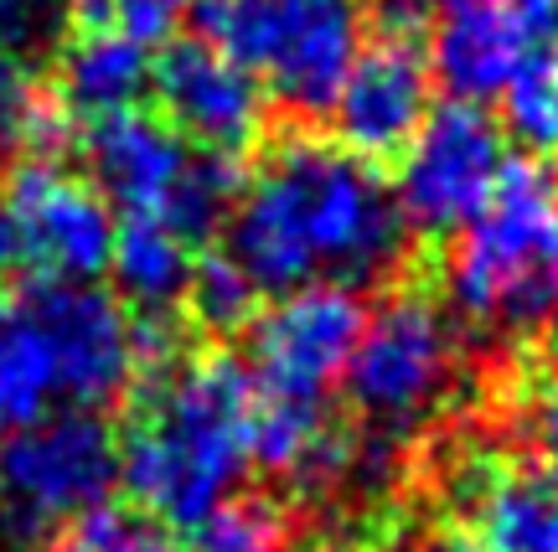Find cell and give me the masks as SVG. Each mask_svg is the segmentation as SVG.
Returning <instances> with one entry per match:
<instances>
[{
	"instance_id": "obj_1",
	"label": "cell",
	"mask_w": 558,
	"mask_h": 552,
	"mask_svg": "<svg viewBox=\"0 0 558 552\" xmlns=\"http://www.w3.org/2000/svg\"><path fill=\"white\" fill-rule=\"evenodd\" d=\"M228 248L259 295L305 284H362L388 274L403 254V222L378 160L331 139H284L239 181L228 207Z\"/></svg>"
},
{
	"instance_id": "obj_2",
	"label": "cell",
	"mask_w": 558,
	"mask_h": 552,
	"mask_svg": "<svg viewBox=\"0 0 558 552\" xmlns=\"http://www.w3.org/2000/svg\"><path fill=\"white\" fill-rule=\"evenodd\" d=\"M254 465V382L233 356L166 361L120 439V486L145 516L197 527Z\"/></svg>"
},
{
	"instance_id": "obj_3",
	"label": "cell",
	"mask_w": 558,
	"mask_h": 552,
	"mask_svg": "<svg viewBox=\"0 0 558 552\" xmlns=\"http://www.w3.org/2000/svg\"><path fill=\"white\" fill-rule=\"evenodd\" d=\"M554 218L558 186L548 165L512 160L486 212L465 233H456L460 243L445 263V290L460 316L518 331L558 316Z\"/></svg>"
},
{
	"instance_id": "obj_4",
	"label": "cell",
	"mask_w": 558,
	"mask_h": 552,
	"mask_svg": "<svg viewBox=\"0 0 558 552\" xmlns=\"http://www.w3.org/2000/svg\"><path fill=\"white\" fill-rule=\"evenodd\" d=\"M197 21L290 114H326L362 47L352 0H202Z\"/></svg>"
},
{
	"instance_id": "obj_5",
	"label": "cell",
	"mask_w": 558,
	"mask_h": 552,
	"mask_svg": "<svg viewBox=\"0 0 558 552\" xmlns=\"http://www.w3.org/2000/svg\"><path fill=\"white\" fill-rule=\"evenodd\" d=\"M88 181L109 207L124 218L171 222L181 237L213 233L239 197V165L233 156L197 150L160 114H124L88 124Z\"/></svg>"
},
{
	"instance_id": "obj_6",
	"label": "cell",
	"mask_w": 558,
	"mask_h": 552,
	"mask_svg": "<svg viewBox=\"0 0 558 552\" xmlns=\"http://www.w3.org/2000/svg\"><path fill=\"white\" fill-rule=\"evenodd\" d=\"M460 372V335L429 295L399 290L362 316L341 388L383 439L414 429L435 414Z\"/></svg>"
},
{
	"instance_id": "obj_7",
	"label": "cell",
	"mask_w": 558,
	"mask_h": 552,
	"mask_svg": "<svg viewBox=\"0 0 558 552\" xmlns=\"http://www.w3.org/2000/svg\"><path fill=\"white\" fill-rule=\"evenodd\" d=\"M114 486L120 434L94 408H58L0 439V527L16 542L104 506Z\"/></svg>"
},
{
	"instance_id": "obj_8",
	"label": "cell",
	"mask_w": 558,
	"mask_h": 552,
	"mask_svg": "<svg viewBox=\"0 0 558 552\" xmlns=\"http://www.w3.org/2000/svg\"><path fill=\"white\" fill-rule=\"evenodd\" d=\"M393 201L418 233H465L507 176V135L481 103H439L399 150Z\"/></svg>"
},
{
	"instance_id": "obj_9",
	"label": "cell",
	"mask_w": 558,
	"mask_h": 552,
	"mask_svg": "<svg viewBox=\"0 0 558 552\" xmlns=\"http://www.w3.org/2000/svg\"><path fill=\"white\" fill-rule=\"evenodd\" d=\"M0 212L16 237V263L47 284H88L109 269L114 212L94 181L62 171L58 160H21L5 181Z\"/></svg>"
},
{
	"instance_id": "obj_10",
	"label": "cell",
	"mask_w": 558,
	"mask_h": 552,
	"mask_svg": "<svg viewBox=\"0 0 558 552\" xmlns=\"http://www.w3.org/2000/svg\"><path fill=\"white\" fill-rule=\"evenodd\" d=\"M362 331V305L347 284H305L279 295L248 331V382L279 403H326Z\"/></svg>"
},
{
	"instance_id": "obj_11",
	"label": "cell",
	"mask_w": 558,
	"mask_h": 552,
	"mask_svg": "<svg viewBox=\"0 0 558 552\" xmlns=\"http://www.w3.org/2000/svg\"><path fill=\"white\" fill-rule=\"evenodd\" d=\"M429 83L435 78H429V58H424L418 37L393 26V32L357 47L326 114L352 156H399L429 114Z\"/></svg>"
},
{
	"instance_id": "obj_12",
	"label": "cell",
	"mask_w": 558,
	"mask_h": 552,
	"mask_svg": "<svg viewBox=\"0 0 558 552\" xmlns=\"http://www.w3.org/2000/svg\"><path fill=\"white\" fill-rule=\"evenodd\" d=\"M150 88L160 119L197 150L233 156L264 130V88L213 41H171L150 62Z\"/></svg>"
},
{
	"instance_id": "obj_13",
	"label": "cell",
	"mask_w": 558,
	"mask_h": 552,
	"mask_svg": "<svg viewBox=\"0 0 558 552\" xmlns=\"http://www.w3.org/2000/svg\"><path fill=\"white\" fill-rule=\"evenodd\" d=\"M558 37V5L548 0H492V5H460L429 37V78L456 103L497 99L512 83L538 41Z\"/></svg>"
},
{
	"instance_id": "obj_14",
	"label": "cell",
	"mask_w": 558,
	"mask_h": 552,
	"mask_svg": "<svg viewBox=\"0 0 558 552\" xmlns=\"http://www.w3.org/2000/svg\"><path fill=\"white\" fill-rule=\"evenodd\" d=\"M41 310L58 341L62 403L73 408H104L130 388L140 367V326L130 320L114 290L88 284H47L37 279Z\"/></svg>"
},
{
	"instance_id": "obj_15",
	"label": "cell",
	"mask_w": 558,
	"mask_h": 552,
	"mask_svg": "<svg viewBox=\"0 0 558 552\" xmlns=\"http://www.w3.org/2000/svg\"><path fill=\"white\" fill-rule=\"evenodd\" d=\"M62 367L37 284L0 290V439L58 414Z\"/></svg>"
},
{
	"instance_id": "obj_16",
	"label": "cell",
	"mask_w": 558,
	"mask_h": 552,
	"mask_svg": "<svg viewBox=\"0 0 558 552\" xmlns=\"http://www.w3.org/2000/svg\"><path fill=\"white\" fill-rule=\"evenodd\" d=\"M150 88V47L114 32L109 21L83 26L58 58V103L73 119H109L135 109V99Z\"/></svg>"
},
{
	"instance_id": "obj_17",
	"label": "cell",
	"mask_w": 558,
	"mask_h": 552,
	"mask_svg": "<svg viewBox=\"0 0 558 552\" xmlns=\"http://www.w3.org/2000/svg\"><path fill=\"white\" fill-rule=\"evenodd\" d=\"M192 237H181L171 222L156 218H124L114 222V248H109V274L120 299L140 305V310H171L177 299H186L192 284Z\"/></svg>"
},
{
	"instance_id": "obj_18",
	"label": "cell",
	"mask_w": 558,
	"mask_h": 552,
	"mask_svg": "<svg viewBox=\"0 0 558 552\" xmlns=\"http://www.w3.org/2000/svg\"><path fill=\"white\" fill-rule=\"evenodd\" d=\"M501 99V135L527 160L558 165V37L538 41L522 62Z\"/></svg>"
},
{
	"instance_id": "obj_19",
	"label": "cell",
	"mask_w": 558,
	"mask_h": 552,
	"mask_svg": "<svg viewBox=\"0 0 558 552\" xmlns=\"http://www.w3.org/2000/svg\"><path fill=\"white\" fill-rule=\"evenodd\" d=\"M192 552H290V527L264 501H222L192 527Z\"/></svg>"
},
{
	"instance_id": "obj_20",
	"label": "cell",
	"mask_w": 558,
	"mask_h": 552,
	"mask_svg": "<svg viewBox=\"0 0 558 552\" xmlns=\"http://www.w3.org/2000/svg\"><path fill=\"white\" fill-rule=\"evenodd\" d=\"M186 299H192V316H197L207 331H239V326L254 320V299H259V290L243 279V269L228 254H207V258L192 263Z\"/></svg>"
},
{
	"instance_id": "obj_21",
	"label": "cell",
	"mask_w": 558,
	"mask_h": 552,
	"mask_svg": "<svg viewBox=\"0 0 558 552\" xmlns=\"http://www.w3.org/2000/svg\"><path fill=\"white\" fill-rule=\"evenodd\" d=\"M58 552H177V548L150 522H140L130 512H114V506H94V512L68 522Z\"/></svg>"
},
{
	"instance_id": "obj_22",
	"label": "cell",
	"mask_w": 558,
	"mask_h": 552,
	"mask_svg": "<svg viewBox=\"0 0 558 552\" xmlns=\"http://www.w3.org/2000/svg\"><path fill=\"white\" fill-rule=\"evenodd\" d=\"M202 0H99L104 21L124 32V37H135L140 47H160V41H171L181 32V21L197 16Z\"/></svg>"
},
{
	"instance_id": "obj_23",
	"label": "cell",
	"mask_w": 558,
	"mask_h": 552,
	"mask_svg": "<svg viewBox=\"0 0 558 552\" xmlns=\"http://www.w3.org/2000/svg\"><path fill=\"white\" fill-rule=\"evenodd\" d=\"M522 429L533 439L543 465H558V388H538L522 403Z\"/></svg>"
},
{
	"instance_id": "obj_24",
	"label": "cell",
	"mask_w": 558,
	"mask_h": 552,
	"mask_svg": "<svg viewBox=\"0 0 558 552\" xmlns=\"http://www.w3.org/2000/svg\"><path fill=\"white\" fill-rule=\"evenodd\" d=\"M32 21H37L32 0H0V73H5V62L26 47V37H32Z\"/></svg>"
},
{
	"instance_id": "obj_25",
	"label": "cell",
	"mask_w": 558,
	"mask_h": 552,
	"mask_svg": "<svg viewBox=\"0 0 558 552\" xmlns=\"http://www.w3.org/2000/svg\"><path fill=\"white\" fill-rule=\"evenodd\" d=\"M418 552H492L481 542L476 532H460V527H439L435 537H424V548Z\"/></svg>"
},
{
	"instance_id": "obj_26",
	"label": "cell",
	"mask_w": 558,
	"mask_h": 552,
	"mask_svg": "<svg viewBox=\"0 0 558 552\" xmlns=\"http://www.w3.org/2000/svg\"><path fill=\"white\" fill-rule=\"evenodd\" d=\"M16 263V237H11V222H5V212H0V274Z\"/></svg>"
},
{
	"instance_id": "obj_27",
	"label": "cell",
	"mask_w": 558,
	"mask_h": 552,
	"mask_svg": "<svg viewBox=\"0 0 558 552\" xmlns=\"http://www.w3.org/2000/svg\"><path fill=\"white\" fill-rule=\"evenodd\" d=\"M543 552H558V495H554V512H548V527H543Z\"/></svg>"
},
{
	"instance_id": "obj_28",
	"label": "cell",
	"mask_w": 558,
	"mask_h": 552,
	"mask_svg": "<svg viewBox=\"0 0 558 552\" xmlns=\"http://www.w3.org/2000/svg\"><path fill=\"white\" fill-rule=\"evenodd\" d=\"M445 11H460V5H492V0H439Z\"/></svg>"
},
{
	"instance_id": "obj_29",
	"label": "cell",
	"mask_w": 558,
	"mask_h": 552,
	"mask_svg": "<svg viewBox=\"0 0 558 552\" xmlns=\"http://www.w3.org/2000/svg\"><path fill=\"white\" fill-rule=\"evenodd\" d=\"M554 269H558V218H554Z\"/></svg>"
},
{
	"instance_id": "obj_30",
	"label": "cell",
	"mask_w": 558,
	"mask_h": 552,
	"mask_svg": "<svg viewBox=\"0 0 558 552\" xmlns=\"http://www.w3.org/2000/svg\"><path fill=\"white\" fill-rule=\"evenodd\" d=\"M548 5H558V0H548Z\"/></svg>"
}]
</instances>
